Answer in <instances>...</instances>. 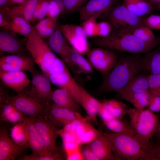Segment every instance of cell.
<instances>
[{
	"label": "cell",
	"instance_id": "cell-44",
	"mask_svg": "<svg viewBox=\"0 0 160 160\" xmlns=\"http://www.w3.org/2000/svg\"><path fill=\"white\" fill-rule=\"evenodd\" d=\"M26 117L20 111L16 109L3 120L8 123L15 124L24 121Z\"/></svg>",
	"mask_w": 160,
	"mask_h": 160
},
{
	"label": "cell",
	"instance_id": "cell-32",
	"mask_svg": "<svg viewBox=\"0 0 160 160\" xmlns=\"http://www.w3.org/2000/svg\"><path fill=\"white\" fill-rule=\"evenodd\" d=\"M151 93L149 90L130 94L122 97L132 104L135 108L140 109L148 107Z\"/></svg>",
	"mask_w": 160,
	"mask_h": 160
},
{
	"label": "cell",
	"instance_id": "cell-37",
	"mask_svg": "<svg viewBox=\"0 0 160 160\" xmlns=\"http://www.w3.org/2000/svg\"><path fill=\"white\" fill-rule=\"evenodd\" d=\"M100 16L97 15H95L82 23L81 26L87 37L97 36L98 22L97 20Z\"/></svg>",
	"mask_w": 160,
	"mask_h": 160
},
{
	"label": "cell",
	"instance_id": "cell-48",
	"mask_svg": "<svg viewBox=\"0 0 160 160\" xmlns=\"http://www.w3.org/2000/svg\"><path fill=\"white\" fill-rule=\"evenodd\" d=\"M79 149L84 160H99L87 146L80 147L79 145Z\"/></svg>",
	"mask_w": 160,
	"mask_h": 160
},
{
	"label": "cell",
	"instance_id": "cell-39",
	"mask_svg": "<svg viewBox=\"0 0 160 160\" xmlns=\"http://www.w3.org/2000/svg\"><path fill=\"white\" fill-rule=\"evenodd\" d=\"M20 160H59L63 159L60 154L54 155H46L34 153L25 155L19 158Z\"/></svg>",
	"mask_w": 160,
	"mask_h": 160
},
{
	"label": "cell",
	"instance_id": "cell-6",
	"mask_svg": "<svg viewBox=\"0 0 160 160\" xmlns=\"http://www.w3.org/2000/svg\"><path fill=\"white\" fill-rule=\"evenodd\" d=\"M10 99L15 108L26 118L34 119L39 116L45 115L49 107L25 90Z\"/></svg>",
	"mask_w": 160,
	"mask_h": 160
},
{
	"label": "cell",
	"instance_id": "cell-23",
	"mask_svg": "<svg viewBox=\"0 0 160 160\" xmlns=\"http://www.w3.org/2000/svg\"><path fill=\"white\" fill-rule=\"evenodd\" d=\"M52 100L55 106L72 110L80 113V106L67 90L60 88L53 91Z\"/></svg>",
	"mask_w": 160,
	"mask_h": 160
},
{
	"label": "cell",
	"instance_id": "cell-11",
	"mask_svg": "<svg viewBox=\"0 0 160 160\" xmlns=\"http://www.w3.org/2000/svg\"><path fill=\"white\" fill-rule=\"evenodd\" d=\"M45 115L33 119L35 126L44 146L50 153H58L56 146L57 131L53 124Z\"/></svg>",
	"mask_w": 160,
	"mask_h": 160
},
{
	"label": "cell",
	"instance_id": "cell-10",
	"mask_svg": "<svg viewBox=\"0 0 160 160\" xmlns=\"http://www.w3.org/2000/svg\"><path fill=\"white\" fill-rule=\"evenodd\" d=\"M60 26L71 46L80 54L87 55L90 49L87 37L82 26L73 24H62Z\"/></svg>",
	"mask_w": 160,
	"mask_h": 160
},
{
	"label": "cell",
	"instance_id": "cell-8",
	"mask_svg": "<svg viewBox=\"0 0 160 160\" xmlns=\"http://www.w3.org/2000/svg\"><path fill=\"white\" fill-rule=\"evenodd\" d=\"M30 72L32 76L31 85L29 89L25 91L36 99L49 107L52 105V97L53 91L50 80L42 72L35 70L34 67Z\"/></svg>",
	"mask_w": 160,
	"mask_h": 160
},
{
	"label": "cell",
	"instance_id": "cell-19",
	"mask_svg": "<svg viewBox=\"0 0 160 160\" xmlns=\"http://www.w3.org/2000/svg\"><path fill=\"white\" fill-rule=\"evenodd\" d=\"M129 109L123 103L114 99L100 101L98 114L102 120L111 118L121 119Z\"/></svg>",
	"mask_w": 160,
	"mask_h": 160
},
{
	"label": "cell",
	"instance_id": "cell-1",
	"mask_svg": "<svg viewBox=\"0 0 160 160\" xmlns=\"http://www.w3.org/2000/svg\"><path fill=\"white\" fill-rule=\"evenodd\" d=\"M143 57L137 54L120 57L105 77L100 87L103 92H118L134 76L144 71Z\"/></svg>",
	"mask_w": 160,
	"mask_h": 160
},
{
	"label": "cell",
	"instance_id": "cell-31",
	"mask_svg": "<svg viewBox=\"0 0 160 160\" xmlns=\"http://www.w3.org/2000/svg\"><path fill=\"white\" fill-rule=\"evenodd\" d=\"M103 121L107 128L113 132L134 136V132L130 124L121 119L111 118Z\"/></svg>",
	"mask_w": 160,
	"mask_h": 160
},
{
	"label": "cell",
	"instance_id": "cell-51",
	"mask_svg": "<svg viewBox=\"0 0 160 160\" xmlns=\"http://www.w3.org/2000/svg\"><path fill=\"white\" fill-rule=\"evenodd\" d=\"M11 6L22 4L28 1L29 0H9Z\"/></svg>",
	"mask_w": 160,
	"mask_h": 160
},
{
	"label": "cell",
	"instance_id": "cell-41",
	"mask_svg": "<svg viewBox=\"0 0 160 160\" xmlns=\"http://www.w3.org/2000/svg\"><path fill=\"white\" fill-rule=\"evenodd\" d=\"M86 0H63L65 12L72 13L77 10Z\"/></svg>",
	"mask_w": 160,
	"mask_h": 160
},
{
	"label": "cell",
	"instance_id": "cell-54",
	"mask_svg": "<svg viewBox=\"0 0 160 160\" xmlns=\"http://www.w3.org/2000/svg\"><path fill=\"white\" fill-rule=\"evenodd\" d=\"M155 138L157 141V143H160V134L155 137Z\"/></svg>",
	"mask_w": 160,
	"mask_h": 160
},
{
	"label": "cell",
	"instance_id": "cell-50",
	"mask_svg": "<svg viewBox=\"0 0 160 160\" xmlns=\"http://www.w3.org/2000/svg\"><path fill=\"white\" fill-rule=\"evenodd\" d=\"M10 6L9 0H0V9L6 8Z\"/></svg>",
	"mask_w": 160,
	"mask_h": 160
},
{
	"label": "cell",
	"instance_id": "cell-29",
	"mask_svg": "<svg viewBox=\"0 0 160 160\" xmlns=\"http://www.w3.org/2000/svg\"><path fill=\"white\" fill-rule=\"evenodd\" d=\"M143 61L144 71L150 74H160V49L146 54Z\"/></svg>",
	"mask_w": 160,
	"mask_h": 160
},
{
	"label": "cell",
	"instance_id": "cell-46",
	"mask_svg": "<svg viewBox=\"0 0 160 160\" xmlns=\"http://www.w3.org/2000/svg\"><path fill=\"white\" fill-rule=\"evenodd\" d=\"M16 108L10 101V98L7 99L1 109L0 119L3 121L4 119L9 115Z\"/></svg>",
	"mask_w": 160,
	"mask_h": 160
},
{
	"label": "cell",
	"instance_id": "cell-28",
	"mask_svg": "<svg viewBox=\"0 0 160 160\" xmlns=\"http://www.w3.org/2000/svg\"><path fill=\"white\" fill-rule=\"evenodd\" d=\"M33 28L31 23L25 18L15 17L10 19L9 25L3 28L16 34H18L28 38L32 33Z\"/></svg>",
	"mask_w": 160,
	"mask_h": 160
},
{
	"label": "cell",
	"instance_id": "cell-43",
	"mask_svg": "<svg viewBox=\"0 0 160 160\" xmlns=\"http://www.w3.org/2000/svg\"><path fill=\"white\" fill-rule=\"evenodd\" d=\"M149 90L158 91L160 87V74H150L147 75Z\"/></svg>",
	"mask_w": 160,
	"mask_h": 160
},
{
	"label": "cell",
	"instance_id": "cell-36",
	"mask_svg": "<svg viewBox=\"0 0 160 160\" xmlns=\"http://www.w3.org/2000/svg\"><path fill=\"white\" fill-rule=\"evenodd\" d=\"M65 12L63 0H49L47 17L56 20L62 14Z\"/></svg>",
	"mask_w": 160,
	"mask_h": 160
},
{
	"label": "cell",
	"instance_id": "cell-9",
	"mask_svg": "<svg viewBox=\"0 0 160 160\" xmlns=\"http://www.w3.org/2000/svg\"><path fill=\"white\" fill-rule=\"evenodd\" d=\"M87 55L93 68L104 77L109 73L118 60L117 54L112 50L101 47L90 49Z\"/></svg>",
	"mask_w": 160,
	"mask_h": 160
},
{
	"label": "cell",
	"instance_id": "cell-4",
	"mask_svg": "<svg viewBox=\"0 0 160 160\" xmlns=\"http://www.w3.org/2000/svg\"><path fill=\"white\" fill-rule=\"evenodd\" d=\"M127 114L134 132V137L146 151L156 132L158 116L148 108L140 109L135 108L129 109Z\"/></svg>",
	"mask_w": 160,
	"mask_h": 160
},
{
	"label": "cell",
	"instance_id": "cell-17",
	"mask_svg": "<svg viewBox=\"0 0 160 160\" xmlns=\"http://www.w3.org/2000/svg\"><path fill=\"white\" fill-rule=\"evenodd\" d=\"M25 148L16 144L6 129L1 128L0 160H14L23 154Z\"/></svg>",
	"mask_w": 160,
	"mask_h": 160
},
{
	"label": "cell",
	"instance_id": "cell-53",
	"mask_svg": "<svg viewBox=\"0 0 160 160\" xmlns=\"http://www.w3.org/2000/svg\"><path fill=\"white\" fill-rule=\"evenodd\" d=\"M159 117V121L158 126L154 137H155L160 134V115Z\"/></svg>",
	"mask_w": 160,
	"mask_h": 160
},
{
	"label": "cell",
	"instance_id": "cell-49",
	"mask_svg": "<svg viewBox=\"0 0 160 160\" xmlns=\"http://www.w3.org/2000/svg\"><path fill=\"white\" fill-rule=\"evenodd\" d=\"M10 20L9 18L6 8L0 9V26L4 28L9 24Z\"/></svg>",
	"mask_w": 160,
	"mask_h": 160
},
{
	"label": "cell",
	"instance_id": "cell-40",
	"mask_svg": "<svg viewBox=\"0 0 160 160\" xmlns=\"http://www.w3.org/2000/svg\"><path fill=\"white\" fill-rule=\"evenodd\" d=\"M150 93L148 109L153 112H160V93L159 91L150 92Z\"/></svg>",
	"mask_w": 160,
	"mask_h": 160
},
{
	"label": "cell",
	"instance_id": "cell-14",
	"mask_svg": "<svg viewBox=\"0 0 160 160\" xmlns=\"http://www.w3.org/2000/svg\"><path fill=\"white\" fill-rule=\"evenodd\" d=\"M45 116L53 122L64 126L75 121L84 119L86 118L83 117L77 111L53 105L47 108Z\"/></svg>",
	"mask_w": 160,
	"mask_h": 160
},
{
	"label": "cell",
	"instance_id": "cell-25",
	"mask_svg": "<svg viewBox=\"0 0 160 160\" xmlns=\"http://www.w3.org/2000/svg\"><path fill=\"white\" fill-rule=\"evenodd\" d=\"M68 58L71 71L76 76L80 72L86 74H90L93 73V68L88 59L71 46L68 51Z\"/></svg>",
	"mask_w": 160,
	"mask_h": 160
},
{
	"label": "cell",
	"instance_id": "cell-27",
	"mask_svg": "<svg viewBox=\"0 0 160 160\" xmlns=\"http://www.w3.org/2000/svg\"><path fill=\"white\" fill-rule=\"evenodd\" d=\"M149 90L147 75L140 74L133 77L117 92L122 97L127 95Z\"/></svg>",
	"mask_w": 160,
	"mask_h": 160
},
{
	"label": "cell",
	"instance_id": "cell-2",
	"mask_svg": "<svg viewBox=\"0 0 160 160\" xmlns=\"http://www.w3.org/2000/svg\"><path fill=\"white\" fill-rule=\"evenodd\" d=\"M94 41L99 47L134 54L149 52L159 42L157 39L153 42H144L129 32L119 31H113L108 36L96 38Z\"/></svg>",
	"mask_w": 160,
	"mask_h": 160
},
{
	"label": "cell",
	"instance_id": "cell-35",
	"mask_svg": "<svg viewBox=\"0 0 160 160\" xmlns=\"http://www.w3.org/2000/svg\"><path fill=\"white\" fill-rule=\"evenodd\" d=\"M125 31L131 33L138 39L145 42H153L157 39L151 29L144 25Z\"/></svg>",
	"mask_w": 160,
	"mask_h": 160
},
{
	"label": "cell",
	"instance_id": "cell-15",
	"mask_svg": "<svg viewBox=\"0 0 160 160\" xmlns=\"http://www.w3.org/2000/svg\"><path fill=\"white\" fill-rule=\"evenodd\" d=\"M48 78L53 84L60 88L68 90L76 100L80 92L82 85L79 84L76 81L68 67L50 75Z\"/></svg>",
	"mask_w": 160,
	"mask_h": 160
},
{
	"label": "cell",
	"instance_id": "cell-7",
	"mask_svg": "<svg viewBox=\"0 0 160 160\" xmlns=\"http://www.w3.org/2000/svg\"><path fill=\"white\" fill-rule=\"evenodd\" d=\"M108 19L113 31H126L144 25L141 17L135 14L123 5L113 9L109 15Z\"/></svg>",
	"mask_w": 160,
	"mask_h": 160
},
{
	"label": "cell",
	"instance_id": "cell-33",
	"mask_svg": "<svg viewBox=\"0 0 160 160\" xmlns=\"http://www.w3.org/2000/svg\"><path fill=\"white\" fill-rule=\"evenodd\" d=\"M125 6L137 15L141 17L152 10L151 5L144 0H123Z\"/></svg>",
	"mask_w": 160,
	"mask_h": 160
},
{
	"label": "cell",
	"instance_id": "cell-42",
	"mask_svg": "<svg viewBox=\"0 0 160 160\" xmlns=\"http://www.w3.org/2000/svg\"><path fill=\"white\" fill-rule=\"evenodd\" d=\"M112 26L109 22L102 21L97 23V36L105 37L112 32Z\"/></svg>",
	"mask_w": 160,
	"mask_h": 160
},
{
	"label": "cell",
	"instance_id": "cell-12",
	"mask_svg": "<svg viewBox=\"0 0 160 160\" xmlns=\"http://www.w3.org/2000/svg\"><path fill=\"white\" fill-rule=\"evenodd\" d=\"M35 63L32 57L17 55H6L0 58V70L5 71H30Z\"/></svg>",
	"mask_w": 160,
	"mask_h": 160
},
{
	"label": "cell",
	"instance_id": "cell-21",
	"mask_svg": "<svg viewBox=\"0 0 160 160\" xmlns=\"http://www.w3.org/2000/svg\"><path fill=\"white\" fill-rule=\"evenodd\" d=\"M114 0H89L80 10V19L82 23L95 15L100 16L109 10Z\"/></svg>",
	"mask_w": 160,
	"mask_h": 160
},
{
	"label": "cell",
	"instance_id": "cell-5",
	"mask_svg": "<svg viewBox=\"0 0 160 160\" xmlns=\"http://www.w3.org/2000/svg\"><path fill=\"white\" fill-rule=\"evenodd\" d=\"M27 50L41 71L48 77L59 58L44 39L37 33L34 27L25 42Z\"/></svg>",
	"mask_w": 160,
	"mask_h": 160
},
{
	"label": "cell",
	"instance_id": "cell-26",
	"mask_svg": "<svg viewBox=\"0 0 160 160\" xmlns=\"http://www.w3.org/2000/svg\"><path fill=\"white\" fill-rule=\"evenodd\" d=\"M40 0H29L24 3L6 8L10 20L15 17H22L32 22L36 7Z\"/></svg>",
	"mask_w": 160,
	"mask_h": 160
},
{
	"label": "cell",
	"instance_id": "cell-22",
	"mask_svg": "<svg viewBox=\"0 0 160 160\" xmlns=\"http://www.w3.org/2000/svg\"><path fill=\"white\" fill-rule=\"evenodd\" d=\"M99 160H112L114 156L111 146L104 133L100 134L86 145Z\"/></svg>",
	"mask_w": 160,
	"mask_h": 160
},
{
	"label": "cell",
	"instance_id": "cell-16",
	"mask_svg": "<svg viewBox=\"0 0 160 160\" xmlns=\"http://www.w3.org/2000/svg\"><path fill=\"white\" fill-rule=\"evenodd\" d=\"M1 82L17 94L21 92L31 83V81L24 71H5L0 70Z\"/></svg>",
	"mask_w": 160,
	"mask_h": 160
},
{
	"label": "cell",
	"instance_id": "cell-3",
	"mask_svg": "<svg viewBox=\"0 0 160 160\" xmlns=\"http://www.w3.org/2000/svg\"><path fill=\"white\" fill-rule=\"evenodd\" d=\"M118 160H151L150 155L133 136L113 132L104 133Z\"/></svg>",
	"mask_w": 160,
	"mask_h": 160
},
{
	"label": "cell",
	"instance_id": "cell-30",
	"mask_svg": "<svg viewBox=\"0 0 160 160\" xmlns=\"http://www.w3.org/2000/svg\"><path fill=\"white\" fill-rule=\"evenodd\" d=\"M57 20L48 17L40 20L34 27L38 34L44 39H48L57 27Z\"/></svg>",
	"mask_w": 160,
	"mask_h": 160
},
{
	"label": "cell",
	"instance_id": "cell-45",
	"mask_svg": "<svg viewBox=\"0 0 160 160\" xmlns=\"http://www.w3.org/2000/svg\"><path fill=\"white\" fill-rule=\"evenodd\" d=\"M143 25L149 28L160 30V15H152L143 20Z\"/></svg>",
	"mask_w": 160,
	"mask_h": 160
},
{
	"label": "cell",
	"instance_id": "cell-55",
	"mask_svg": "<svg viewBox=\"0 0 160 160\" xmlns=\"http://www.w3.org/2000/svg\"><path fill=\"white\" fill-rule=\"evenodd\" d=\"M159 92H160V88H159Z\"/></svg>",
	"mask_w": 160,
	"mask_h": 160
},
{
	"label": "cell",
	"instance_id": "cell-24",
	"mask_svg": "<svg viewBox=\"0 0 160 160\" xmlns=\"http://www.w3.org/2000/svg\"><path fill=\"white\" fill-rule=\"evenodd\" d=\"M76 101L85 110L89 119L97 121L96 116L98 114L100 101L92 96L82 86Z\"/></svg>",
	"mask_w": 160,
	"mask_h": 160
},
{
	"label": "cell",
	"instance_id": "cell-38",
	"mask_svg": "<svg viewBox=\"0 0 160 160\" xmlns=\"http://www.w3.org/2000/svg\"><path fill=\"white\" fill-rule=\"evenodd\" d=\"M49 3V0H40L36 7L31 23L39 21L47 16Z\"/></svg>",
	"mask_w": 160,
	"mask_h": 160
},
{
	"label": "cell",
	"instance_id": "cell-13",
	"mask_svg": "<svg viewBox=\"0 0 160 160\" xmlns=\"http://www.w3.org/2000/svg\"><path fill=\"white\" fill-rule=\"evenodd\" d=\"M16 34L4 29L0 32V51L8 55H27L28 52L24 44Z\"/></svg>",
	"mask_w": 160,
	"mask_h": 160
},
{
	"label": "cell",
	"instance_id": "cell-56",
	"mask_svg": "<svg viewBox=\"0 0 160 160\" xmlns=\"http://www.w3.org/2000/svg\"><path fill=\"white\" fill-rule=\"evenodd\" d=\"M145 1H149V0H144Z\"/></svg>",
	"mask_w": 160,
	"mask_h": 160
},
{
	"label": "cell",
	"instance_id": "cell-34",
	"mask_svg": "<svg viewBox=\"0 0 160 160\" xmlns=\"http://www.w3.org/2000/svg\"><path fill=\"white\" fill-rule=\"evenodd\" d=\"M26 127L25 119L15 124L10 130V135L16 144L25 148L28 147Z\"/></svg>",
	"mask_w": 160,
	"mask_h": 160
},
{
	"label": "cell",
	"instance_id": "cell-20",
	"mask_svg": "<svg viewBox=\"0 0 160 160\" xmlns=\"http://www.w3.org/2000/svg\"><path fill=\"white\" fill-rule=\"evenodd\" d=\"M26 132L28 147L33 153L46 155H54L47 149L34 124L33 119L26 118Z\"/></svg>",
	"mask_w": 160,
	"mask_h": 160
},
{
	"label": "cell",
	"instance_id": "cell-52",
	"mask_svg": "<svg viewBox=\"0 0 160 160\" xmlns=\"http://www.w3.org/2000/svg\"><path fill=\"white\" fill-rule=\"evenodd\" d=\"M149 1L160 9V0H149Z\"/></svg>",
	"mask_w": 160,
	"mask_h": 160
},
{
	"label": "cell",
	"instance_id": "cell-18",
	"mask_svg": "<svg viewBox=\"0 0 160 160\" xmlns=\"http://www.w3.org/2000/svg\"><path fill=\"white\" fill-rule=\"evenodd\" d=\"M51 50L58 55L70 69L71 65L68 58L70 45L60 30L57 26L54 33L48 38L47 43Z\"/></svg>",
	"mask_w": 160,
	"mask_h": 160
},
{
	"label": "cell",
	"instance_id": "cell-47",
	"mask_svg": "<svg viewBox=\"0 0 160 160\" xmlns=\"http://www.w3.org/2000/svg\"><path fill=\"white\" fill-rule=\"evenodd\" d=\"M147 151L151 160H160V143L152 144L151 143Z\"/></svg>",
	"mask_w": 160,
	"mask_h": 160
}]
</instances>
